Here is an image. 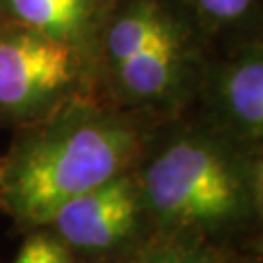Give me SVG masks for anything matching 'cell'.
I'll return each instance as SVG.
<instances>
[{"mask_svg": "<svg viewBox=\"0 0 263 263\" xmlns=\"http://www.w3.org/2000/svg\"><path fill=\"white\" fill-rule=\"evenodd\" d=\"M142 209L139 179L135 170H129L70 199L47 226L70 252L98 254L133 234Z\"/></svg>", "mask_w": 263, "mask_h": 263, "instance_id": "5", "label": "cell"}, {"mask_svg": "<svg viewBox=\"0 0 263 263\" xmlns=\"http://www.w3.org/2000/svg\"><path fill=\"white\" fill-rule=\"evenodd\" d=\"M203 29L238 26L254 14L259 0H179Z\"/></svg>", "mask_w": 263, "mask_h": 263, "instance_id": "8", "label": "cell"}, {"mask_svg": "<svg viewBox=\"0 0 263 263\" xmlns=\"http://www.w3.org/2000/svg\"><path fill=\"white\" fill-rule=\"evenodd\" d=\"M201 26L174 0L151 41L104 74L113 98L129 109H170L183 102L201 72Z\"/></svg>", "mask_w": 263, "mask_h": 263, "instance_id": "4", "label": "cell"}, {"mask_svg": "<svg viewBox=\"0 0 263 263\" xmlns=\"http://www.w3.org/2000/svg\"><path fill=\"white\" fill-rule=\"evenodd\" d=\"M142 207L176 230H218L238 222L255 197V168L228 139L172 135L135 170Z\"/></svg>", "mask_w": 263, "mask_h": 263, "instance_id": "2", "label": "cell"}, {"mask_svg": "<svg viewBox=\"0 0 263 263\" xmlns=\"http://www.w3.org/2000/svg\"><path fill=\"white\" fill-rule=\"evenodd\" d=\"M72 252L53 232L35 230L28 236L14 263H72Z\"/></svg>", "mask_w": 263, "mask_h": 263, "instance_id": "10", "label": "cell"}, {"mask_svg": "<svg viewBox=\"0 0 263 263\" xmlns=\"http://www.w3.org/2000/svg\"><path fill=\"white\" fill-rule=\"evenodd\" d=\"M0 172H2V158H0Z\"/></svg>", "mask_w": 263, "mask_h": 263, "instance_id": "12", "label": "cell"}, {"mask_svg": "<svg viewBox=\"0 0 263 263\" xmlns=\"http://www.w3.org/2000/svg\"><path fill=\"white\" fill-rule=\"evenodd\" d=\"M94 65L35 29L0 20V125L22 127L86 94Z\"/></svg>", "mask_w": 263, "mask_h": 263, "instance_id": "3", "label": "cell"}, {"mask_svg": "<svg viewBox=\"0 0 263 263\" xmlns=\"http://www.w3.org/2000/svg\"><path fill=\"white\" fill-rule=\"evenodd\" d=\"M255 199L263 209V160L255 166Z\"/></svg>", "mask_w": 263, "mask_h": 263, "instance_id": "11", "label": "cell"}, {"mask_svg": "<svg viewBox=\"0 0 263 263\" xmlns=\"http://www.w3.org/2000/svg\"><path fill=\"white\" fill-rule=\"evenodd\" d=\"M113 4L115 0H0V20L57 39L94 65L100 33Z\"/></svg>", "mask_w": 263, "mask_h": 263, "instance_id": "6", "label": "cell"}, {"mask_svg": "<svg viewBox=\"0 0 263 263\" xmlns=\"http://www.w3.org/2000/svg\"><path fill=\"white\" fill-rule=\"evenodd\" d=\"M127 263H224L218 255L205 248L191 246L187 242H166L152 246L135 255Z\"/></svg>", "mask_w": 263, "mask_h": 263, "instance_id": "9", "label": "cell"}, {"mask_svg": "<svg viewBox=\"0 0 263 263\" xmlns=\"http://www.w3.org/2000/svg\"><path fill=\"white\" fill-rule=\"evenodd\" d=\"M216 109L236 137L263 142V45H250L215 72Z\"/></svg>", "mask_w": 263, "mask_h": 263, "instance_id": "7", "label": "cell"}, {"mask_svg": "<svg viewBox=\"0 0 263 263\" xmlns=\"http://www.w3.org/2000/svg\"><path fill=\"white\" fill-rule=\"evenodd\" d=\"M148 123L139 109L76 96L37 121L16 127L0 172V209L43 228L80 193L125 174L144 156Z\"/></svg>", "mask_w": 263, "mask_h": 263, "instance_id": "1", "label": "cell"}]
</instances>
